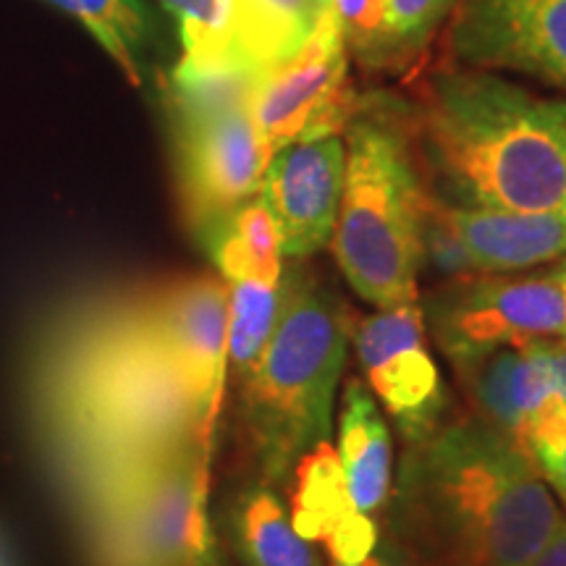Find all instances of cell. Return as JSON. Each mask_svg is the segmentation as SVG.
I'll return each instance as SVG.
<instances>
[{"mask_svg":"<svg viewBox=\"0 0 566 566\" xmlns=\"http://www.w3.org/2000/svg\"><path fill=\"white\" fill-rule=\"evenodd\" d=\"M323 3H325V6H331V0H323Z\"/></svg>","mask_w":566,"mask_h":566,"instance_id":"33","label":"cell"},{"mask_svg":"<svg viewBox=\"0 0 566 566\" xmlns=\"http://www.w3.org/2000/svg\"><path fill=\"white\" fill-rule=\"evenodd\" d=\"M229 535L242 566H325L315 543L300 535L265 480L247 485L231 501Z\"/></svg>","mask_w":566,"mask_h":566,"instance_id":"18","label":"cell"},{"mask_svg":"<svg viewBox=\"0 0 566 566\" xmlns=\"http://www.w3.org/2000/svg\"><path fill=\"white\" fill-rule=\"evenodd\" d=\"M530 566H566V514L562 525L556 527V533L551 535V541L543 546V551L533 558Z\"/></svg>","mask_w":566,"mask_h":566,"instance_id":"30","label":"cell"},{"mask_svg":"<svg viewBox=\"0 0 566 566\" xmlns=\"http://www.w3.org/2000/svg\"><path fill=\"white\" fill-rule=\"evenodd\" d=\"M40 412L74 488L184 441L210 451L153 296L74 317L40 367Z\"/></svg>","mask_w":566,"mask_h":566,"instance_id":"1","label":"cell"},{"mask_svg":"<svg viewBox=\"0 0 566 566\" xmlns=\"http://www.w3.org/2000/svg\"><path fill=\"white\" fill-rule=\"evenodd\" d=\"M428 192L462 210L566 212V101L483 69L428 74L409 103Z\"/></svg>","mask_w":566,"mask_h":566,"instance_id":"3","label":"cell"},{"mask_svg":"<svg viewBox=\"0 0 566 566\" xmlns=\"http://www.w3.org/2000/svg\"><path fill=\"white\" fill-rule=\"evenodd\" d=\"M210 451L184 441L76 485L97 566H221L208 516Z\"/></svg>","mask_w":566,"mask_h":566,"instance_id":"6","label":"cell"},{"mask_svg":"<svg viewBox=\"0 0 566 566\" xmlns=\"http://www.w3.org/2000/svg\"><path fill=\"white\" fill-rule=\"evenodd\" d=\"M336 457L352 506L370 516L386 509L394 485L391 430L373 391L359 378L344 386Z\"/></svg>","mask_w":566,"mask_h":566,"instance_id":"17","label":"cell"},{"mask_svg":"<svg viewBox=\"0 0 566 566\" xmlns=\"http://www.w3.org/2000/svg\"><path fill=\"white\" fill-rule=\"evenodd\" d=\"M422 268L436 271L443 281L480 273L472 263L470 252L464 250V244L459 242L454 229H451L443 205L433 195H430L428 216H424L422 226Z\"/></svg>","mask_w":566,"mask_h":566,"instance_id":"25","label":"cell"},{"mask_svg":"<svg viewBox=\"0 0 566 566\" xmlns=\"http://www.w3.org/2000/svg\"><path fill=\"white\" fill-rule=\"evenodd\" d=\"M535 349L543 367H546L551 386L566 401V336L535 342Z\"/></svg>","mask_w":566,"mask_h":566,"instance_id":"29","label":"cell"},{"mask_svg":"<svg viewBox=\"0 0 566 566\" xmlns=\"http://www.w3.org/2000/svg\"><path fill=\"white\" fill-rule=\"evenodd\" d=\"M294 475L300 480L296 483L300 491L294 493V509L289 516L300 535L313 543H323L344 516L357 512L346 493L342 464H338L336 451H331V443H321L310 451L294 470Z\"/></svg>","mask_w":566,"mask_h":566,"instance_id":"22","label":"cell"},{"mask_svg":"<svg viewBox=\"0 0 566 566\" xmlns=\"http://www.w3.org/2000/svg\"><path fill=\"white\" fill-rule=\"evenodd\" d=\"M153 307L202 433L212 441L229 378V283L223 275H192L153 294Z\"/></svg>","mask_w":566,"mask_h":566,"instance_id":"13","label":"cell"},{"mask_svg":"<svg viewBox=\"0 0 566 566\" xmlns=\"http://www.w3.org/2000/svg\"><path fill=\"white\" fill-rule=\"evenodd\" d=\"M87 27L97 45L118 63L126 80L142 84L145 53L153 42V17L142 0H48Z\"/></svg>","mask_w":566,"mask_h":566,"instance_id":"20","label":"cell"},{"mask_svg":"<svg viewBox=\"0 0 566 566\" xmlns=\"http://www.w3.org/2000/svg\"><path fill=\"white\" fill-rule=\"evenodd\" d=\"M357 103L349 51L331 9L292 59L252 74L247 95V108L268 153L292 142L344 134Z\"/></svg>","mask_w":566,"mask_h":566,"instance_id":"9","label":"cell"},{"mask_svg":"<svg viewBox=\"0 0 566 566\" xmlns=\"http://www.w3.org/2000/svg\"><path fill=\"white\" fill-rule=\"evenodd\" d=\"M344 174L342 134L292 142L271 153L258 197L271 212L283 258L302 260L331 244L342 208Z\"/></svg>","mask_w":566,"mask_h":566,"instance_id":"12","label":"cell"},{"mask_svg":"<svg viewBox=\"0 0 566 566\" xmlns=\"http://www.w3.org/2000/svg\"><path fill=\"white\" fill-rule=\"evenodd\" d=\"M359 566H430V564L386 530V533H380L378 543H375V548L370 551V556H367Z\"/></svg>","mask_w":566,"mask_h":566,"instance_id":"28","label":"cell"},{"mask_svg":"<svg viewBox=\"0 0 566 566\" xmlns=\"http://www.w3.org/2000/svg\"><path fill=\"white\" fill-rule=\"evenodd\" d=\"M380 530L370 514L352 512L323 541L331 566H359L378 543Z\"/></svg>","mask_w":566,"mask_h":566,"instance_id":"27","label":"cell"},{"mask_svg":"<svg viewBox=\"0 0 566 566\" xmlns=\"http://www.w3.org/2000/svg\"><path fill=\"white\" fill-rule=\"evenodd\" d=\"M250 82L171 87L184 208L197 231L260 195L271 153L247 108Z\"/></svg>","mask_w":566,"mask_h":566,"instance_id":"7","label":"cell"},{"mask_svg":"<svg viewBox=\"0 0 566 566\" xmlns=\"http://www.w3.org/2000/svg\"><path fill=\"white\" fill-rule=\"evenodd\" d=\"M363 380L399 428L405 443L428 438L446 422L449 396L424 342L420 300L375 307L352 334Z\"/></svg>","mask_w":566,"mask_h":566,"instance_id":"10","label":"cell"},{"mask_svg":"<svg viewBox=\"0 0 566 566\" xmlns=\"http://www.w3.org/2000/svg\"><path fill=\"white\" fill-rule=\"evenodd\" d=\"M342 137L346 174L331 239L336 263L373 307L420 300L430 192L415 155L409 103L391 92H365Z\"/></svg>","mask_w":566,"mask_h":566,"instance_id":"4","label":"cell"},{"mask_svg":"<svg viewBox=\"0 0 566 566\" xmlns=\"http://www.w3.org/2000/svg\"><path fill=\"white\" fill-rule=\"evenodd\" d=\"M338 30L346 42V51L359 66L370 71L380 30H384L386 0H331Z\"/></svg>","mask_w":566,"mask_h":566,"instance_id":"26","label":"cell"},{"mask_svg":"<svg viewBox=\"0 0 566 566\" xmlns=\"http://www.w3.org/2000/svg\"><path fill=\"white\" fill-rule=\"evenodd\" d=\"M459 0H386L384 30L370 71L399 74L424 53Z\"/></svg>","mask_w":566,"mask_h":566,"instance_id":"23","label":"cell"},{"mask_svg":"<svg viewBox=\"0 0 566 566\" xmlns=\"http://www.w3.org/2000/svg\"><path fill=\"white\" fill-rule=\"evenodd\" d=\"M354 334L349 310L310 273L283 268L275 328L239 380L260 480L286 483L310 451L331 441L334 401Z\"/></svg>","mask_w":566,"mask_h":566,"instance_id":"5","label":"cell"},{"mask_svg":"<svg viewBox=\"0 0 566 566\" xmlns=\"http://www.w3.org/2000/svg\"><path fill=\"white\" fill-rule=\"evenodd\" d=\"M422 323L454 373L506 346L566 336L558 265L537 273H472L420 300Z\"/></svg>","mask_w":566,"mask_h":566,"instance_id":"8","label":"cell"},{"mask_svg":"<svg viewBox=\"0 0 566 566\" xmlns=\"http://www.w3.org/2000/svg\"><path fill=\"white\" fill-rule=\"evenodd\" d=\"M449 19L451 61L566 90V0H459Z\"/></svg>","mask_w":566,"mask_h":566,"instance_id":"11","label":"cell"},{"mask_svg":"<svg viewBox=\"0 0 566 566\" xmlns=\"http://www.w3.org/2000/svg\"><path fill=\"white\" fill-rule=\"evenodd\" d=\"M470 394L475 417L499 430L525 451V436L535 415L558 396L551 386L546 367L537 357L535 344L506 346L467 370L457 373Z\"/></svg>","mask_w":566,"mask_h":566,"instance_id":"16","label":"cell"},{"mask_svg":"<svg viewBox=\"0 0 566 566\" xmlns=\"http://www.w3.org/2000/svg\"><path fill=\"white\" fill-rule=\"evenodd\" d=\"M386 506L430 566H530L564 520L533 459L480 417L407 443Z\"/></svg>","mask_w":566,"mask_h":566,"instance_id":"2","label":"cell"},{"mask_svg":"<svg viewBox=\"0 0 566 566\" xmlns=\"http://www.w3.org/2000/svg\"><path fill=\"white\" fill-rule=\"evenodd\" d=\"M328 9L323 0H223L221 71L252 76L289 61Z\"/></svg>","mask_w":566,"mask_h":566,"instance_id":"14","label":"cell"},{"mask_svg":"<svg viewBox=\"0 0 566 566\" xmlns=\"http://www.w3.org/2000/svg\"><path fill=\"white\" fill-rule=\"evenodd\" d=\"M541 475L546 478V483L554 488V491L558 493V499L566 504V438H564L562 449L556 451V457L551 459L546 467H543Z\"/></svg>","mask_w":566,"mask_h":566,"instance_id":"31","label":"cell"},{"mask_svg":"<svg viewBox=\"0 0 566 566\" xmlns=\"http://www.w3.org/2000/svg\"><path fill=\"white\" fill-rule=\"evenodd\" d=\"M202 233L223 281L283 271L279 231L260 197L208 223Z\"/></svg>","mask_w":566,"mask_h":566,"instance_id":"19","label":"cell"},{"mask_svg":"<svg viewBox=\"0 0 566 566\" xmlns=\"http://www.w3.org/2000/svg\"><path fill=\"white\" fill-rule=\"evenodd\" d=\"M558 273H562V283H564V300H566V260L558 263Z\"/></svg>","mask_w":566,"mask_h":566,"instance_id":"32","label":"cell"},{"mask_svg":"<svg viewBox=\"0 0 566 566\" xmlns=\"http://www.w3.org/2000/svg\"><path fill=\"white\" fill-rule=\"evenodd\" d=\"M179 24L181 61L174 76H226L221 71L223 0H160Z\"/></svg>","mask_w":566,"mask_h":566,"instance_id":"24","label":"cell"},{"mask_svg":"<svg viewBox=\"0 0 566 566\" xmlns=\"http://www.w3.org/2000/svg\"><path fill=\"white\" fill-rule=\"evenodd\" d=\"M229 283V373L242 380L271 338L283 302V271Z\"/></svg>","mask_w":566,"mask_h":566,"instance_id":"21","label":"cell"},{"mask_svg":"<svg viewBox=\"0 0 566 566\" xmlns=\"http://www.w3.org/2000/svg\"><path fill=\"white\" fill-rule=\"evenodd\" d=\"M443 210L480 273L525 271L566 254V212Z\"/></svg>","mask_w":566,"mask_h":566,"instance_id":"15","label":"cell"}]
</instances>
